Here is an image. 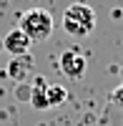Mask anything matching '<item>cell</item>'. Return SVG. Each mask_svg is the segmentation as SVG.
I'll return each instance as SVG.
<instances>
[{"mask_svg": "<svg viewBox=\"0 0 123 126\" xmlns=\"http://www.w3.org/2000/svg\"><path fill=\"white\" fill-rule=\"evenodd\" d=\"M96 28V13L93 8L86 3H73L68 5V10L63 13V30L70 33L73 38H86L88 33H93Z\"/></svg>", "mask_w": 123, "mask_h": 126, "instance_id": "obj_1", "label": "cell"}, {"mask_svg": "<svg viewBox=\"0 0 123 126\" xmlns=\"http://www.w3.org/2000/svg\"><path fill=\"white\" fill-rule=\"evenodd\" d=\"M18 28L30 38V43H43V40H48L50 35H53L55 25H53V15H50L48 10L33 8V10H28V13H23Z\"/></svg>", "mask_w": 123, "mask_h": 126, "instance_id": "obj_2", "label": "cell"}, {"mask_svg": "<svg viewBox=\"0 0 123 126\" xmlns=\"http://www.w3.org/2000/svg\"><path fill=\"white\" fill-rule=\"evenodd\" d=\"M58 68L63 71V76L78 81V78L86 76V71H88V61H86V56L80 53V50L70 48V50H63V53H60V58H58Z\"/></svg>", "mask_w": 123, "mask_h": 126, "instance_id": "obj_3", "label": "cell"}, {"mask_svg": "<svg viewBox=\"0 0 123 126\" xmlns=\"http://www.w3.org/2000/svg\"><path fill=\"white\" fill-rule=\"evenodd\" d=\"M30 46H33V43H30V38H28L20 28H13V30H10V33L3 38V48H5L13 58H18V56H28V53H30Z\"/></svg>", "mask_w": 123, "mask_h": 126, "instance_id": "obj_4", "label": "cell"}, {"mask_svg": "<svg viewBox=\"0 0 123 126\" xmlns=\"http://www.w3.org/2000/svg\"><path fill=\"white\" fill-rule=\"evenodd\" d=\"M30 71H33V56H18V58H13L8 63V76L13 78V81H18V83H23L28 76H30Z\"/></svg>", "mask_w": 123, "mask_h": 126, "instance_id": "obj_5", "label": "cell"}, {"mask_svg": "<svg viewBox=\"0 0 123 126\" xmlns=\"http://www.w3.org/2000/svg\"><path fill=\"white\" fill-rule=\"evenodd\" d=\"M28 101H30V106L38 109V111L48 109V81H45V78H38L33 86H30Z\"/></svg>", "mask_w": 123, "mask_h": 126, "instance_id": "obj_6", "label": "cell"}, {"mask_svg": "<svg viewBox=\"0 0 123 126\" xmlns=\"http://www.w3.org/2000/svg\"><path fill=\"white\" fill-rule=\"evenodd\" d=\"M65 98H68V91L60 86V83H48V109L60 106Z\"/></svg>", "mask_w": 123, "mask_h": 126, "instance_id": "obj_7", "label": "cell"}, {"mask_svg": "<svg viewBox=\"0 0 123 126\" xmlns=\"http://www.w3.org/2000/svg\"><path fill=\"white\" fill-rule=\"evenodd\" d=\"M111 101H113V103H118V106L123 109V86H118L113 93H111Z\"/></svg>", "mask_w": 123, "mask_h": 126, "instance_id": "obj_8", "label": "cell"}]
</instances>
